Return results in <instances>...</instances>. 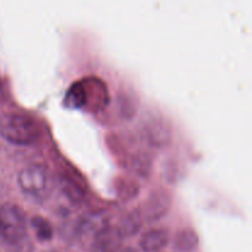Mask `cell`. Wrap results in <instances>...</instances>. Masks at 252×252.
<instances>
[{
    "label": "cell",
    "mask_w": 252,
    "mask_h": 252,
    "mask_svg": "<svg viewBox=\"0 0 252 252\" xmlns=\"http://www.w3.org/2000/svg\"><path fill=\"white\" fill-rule=\"evenodd\" d=\"M41 127L33 117L17 112L0 116V135L14 145H33L41 138Z\"/></svg>",
    "instance_id": "obj_1"
},
{
    "label": "cell",
    "mask_w": 252,
    "mask_h": 252,
    "mask_svg": "<svg viewBox=\"0 0 252 252\" xmlns=\"http://www.w3.org/2000/svg\"><path fill=\"white\" fill-rule=\"evenodd\" d=\"M170 207V199L167 194L162 193H153L150 198L148 199L145 204V216L149 220H158L165 216Z\"/></svg>",
    "instance_id": "obj_6"
},
{
    "label": "cell",
    "mask_w": 252,
    "mask_h": 252,
    "mask_svg": "<svg viewBox=\"0 0 252 252\" xmlns=\"http://www.w3.org/2000/svg\"><path fill=\"white\" fill-rule=\"evenodd\" d=\"M31 223L34 231H36V235L38 238V240L49 241L53 238V228H52L48 220H46L42 217H34V218H32Z\"/></svg>",
    "instance_id": "obj_8"
},
{
    "label": "cell",
    "mask_w": 252,
    "mask_h": 252,
    "mask_svg": "<svg viewBox=\"0 0 252 252\" xmlns=\"http://www.w3.org/2000/svg\"><path fill=\"white\" fill-rule=\"evenodd\" d=\"M122 234L117 228L105 226L94 236L95 252H117L122 244Z\"/></svg>",
    "instance_id": "obj_4"
},
{
    "label": "cell",
    "mask_w": 252,
    "mask_h": 252,
    "mask_svg": "<svg viewBox=\"0 0 252 252\" xmlns=\"http://www.w3.org/2000/svg\"><path fill=\"white\" fill-rule=\"evenodd\" d=\"M0 236L14 248L29 239L26 214L16 204L0 206Z\"/></svg>",
    "instance_id": "obj_2"
},
{
    "label": "cell",
    "mask_w": 252,
    "mask_h": 252,
    "mask_svg": "<svg viewBox=\"0 0 252 252\" xmlns=\"http://www.w3.org/2000/svg\"><path fill=\"white\" fill-rule=\"evenodd\" d=\"M198 236L192 229H182L176 234L175 248L180 252H192L198 248Z\"/></svg>",
    "instance_id": "obj_7"
},
{
    "label": "cell",
    "mask_w": 252,
    "mask_h": 252,
    "mask_svg": "<svg viewBox=\"0 0 252 252\" xmlns=\"http://www.w3.org/2000/svg\"><path fill=\"white\" fill-rule=\"evenodd\" d=\"M61 189L63 191V193L70 199L71 202H79L80 199H83V191H81L80 187L76 184H74L71 180L69 179H63L61 184Z\"/></svg>",
    "instance_id": "obj_10"
},
{
    "label": "cell",
    "mask_w": 252,
    "mask_h": 252,
    "mask_svg": "<svg viewBox=\"0 0 252 252\" xmlns=\"http://www.w3.org/2000/svg\"><path fill=\"white\" fill-rule=\"evenodd\" d=\"M0 98H1V89H0Z\"/></svg>",
    "instance_id": "obj_12"
},
{
    "label": "cell",
    "mask_w": 252,
    "mask_h": 252,
    "mask_svg": "<svg viewBox=\"0 0 252 252\" xmlns=\"http://www.w3.org/2000/svg\"><path fill=\"white\" fill-rule=\"evenodd\" d=\"M169 231L165 229H152L140 239V248L144 252H158L169 243Z\"/></svg>",
    "instance_id": "obj_5"
},
{
    "label": "cell",
    "mask_w": 252,
    "mask_h": 252,
    "mask_svg": "<svg viewBox=\"0 0 252 252\" xmlns=\"http://www.w3.org/2000/svg\"><path fill=\"white\" fill-rule=\"evenodd\" d=\"M140 225H142V219H140L139 214L135 212V213H130L129 216L126 217L118 230L122 234L123 238L125 236H132L138 233V230L140 229Z\"/></svg>",
    "instance_id": "obj_9"
},
{
    "label": "cell",
    "mask_w": 252,
    "mask_h": 252,
    "mask_svg": "<svg viewBox=\"0 0 252 252\" xmlns=\"http://www.w3.org/2000/svg\"><path fill=\"white\" fill-rule=\"evenodd\" d=\"M17 182L26 196L33 199H43L51 189V175L43 165H30L21 170Z\"/></svg>",
    "instance_id": "obj_3"
},
{
    "label": "cell",
    "mask_w": 252,
    "mask_h": 252,
    "mask_svg": "<svg viewBox=\"0 0 252 252\" xmlns=\"http://www.w3.org/2000/svg\"><path fill=\"white\" fill-rule=\"evenodd\" d=\"M123 252H137L135 250H133V249H127V250L126 251H123Z\"/></svg>",
    "instance_id": "obj_11"
}]
</instances>
